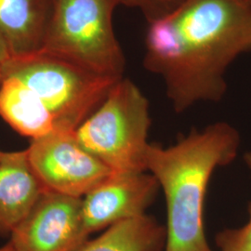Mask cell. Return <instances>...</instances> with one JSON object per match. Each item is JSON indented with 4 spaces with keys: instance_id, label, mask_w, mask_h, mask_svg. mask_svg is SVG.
Returning a JSON list of instances; mask_svg holds the SVG:
<instances>
[{
    "instance_id": "6da1fadb",
    "label": "cell",
    "mask_w": 251,
    "mask_h": 251,
    "mask_svg": "<svg viewBox=\"0 0 251 251\" xmlns=\"http://www.w3.org/2000/svg\"><path fill=\"white\" fill-rule=\"evenodd\" d=\"M251 50V4L245 0H185L148 24L144 68L159 75L174 111L219 101L225 74Z\"/></svg>"
},
{
    "instance_id": "7a4b0ae2",
    "label": "cell",
    "mask_w": 251,
    "mask_h": 251,
    "mask_svg": "<svg viewBox=\"0 0 251 251\" xmlns=\"http://www.w3.org/2000/svg\"><path fill=\"white\" fill-rule=\"evenodd\" d=\"M239 145L238 131L226 122L194 128L169 147L150 144L147 171L166 199L165 251H214L205 233L206 191L214 171L234 160Z\"/></svg>"
},
{
    "instance_id": "3957f363",
    "label": "cell",
    "mask_w": 251,
    "mask_h": 251,
    "mask_svg": "<svg viewBox=\"0 0 251 251\" xmlns=\"http://www.w3.org/2000/svg\"><path fill=\"white\" fill-rule=\"evenodd\" d=\"M151 123L148 100L133 81L123 77L79 126L75 136L113 173L144 172Z\"/></svg>"
},
{
    "instance_id": "277c9868",
    "label": "cell",
    "mask_w": 251,
    "mask_h": 251,
    "mask_svg": "<svg viewBox=\"0 0 251 251\" xmlns=\"http://www.w3.org/2000/svg\"><path fill=\"white\" fill-rule=\"evenodd\" d=\"M0 67L2 79L14 77L25 84L51 113L56 129L65 131H75L121 79L92 72L44 50L11 57Z\"/></svg>"
},
{
    "instance_id": "5b68a950",
    "label": "cell",
    "mask_w": 251,
    "mask_h": 251,
    "mask_svg": "<svg viewBox=\"0 0 251 251\" xmlns=\"http://www.w3.org/2000/svg\"><path fill=\"white\" fill-rule=\"evenodd\" d=\"M115 0H54L42 49L102 75L120 79L126 58L113 25Z\"/></svg>"
},
{
    "instance_id": "8992f818",
    "label": "cell",
    "mask_w": 251,
    "mask_h": 251,
    "mask_svg": "<svg viewBox=\"0 0 251 251\" xmlns=\"http://www.w3.org/2000/svg\"><path fill=\"white\" fill-rule=\"evenodd\" d=\"M27 160L44 190L83 198L112 174L78 142L75 131L55 129L32 140Z\"/></svg>"
},
{
    "instance_id": "52a82bcc",
    "label": "cell",
    "mask_w": 251,
    "mask_h": 251,
    "mask_svg": "<svg viewBox=\"0 0 251 251\" xmlns=\"http://www.w3.org/2000/svg\"><path fill=\"white\" fill-rule=\"evenodd\" d=\"M82 198L43 190L10 233L14 251H77L88 240Z\"/></svg>"
},
{
    "instance_id": "ba28073f",
    "label": "cell",
    "mask_w": 251,
    "mask_h": 251,
    "mask_svg": "<svg viewBox=\"0 0 251 251\" xmlns=\"http://www.w3.org/2000/svg\"><path fill=\"white\" fill-rule=\"evenodd\" d=\"M160 190L148 171L113 173L82 198V217L88 234L119 222L146 214Z\"/></svg>"
},
{
    "instance_id": "9c48e42d",
    "label": "cell",
    "mask_w": 251,
    "mask_h": 251,
    "mask_svg": "<svg viewBox=\"0 0 251 251\" xmlns=\"http://www.w3.org/2000/svg\"><path fill=\"white\" fill-rule=\"evenodd\" d=\"M27 160L26 150L0 162V234L11 233L43 192Z\"/></svg>"
},
{
    "instance_id": "30bf717a",
    "label": "cell",
    "mask_w": 251,
    "mask_h": 251,
    "mask_svg": "<svg viewBox=\"0 0 251 251\" xmlns=\"http://www.w3.org/2000/svg\"><path fill=\"white\" fill-rule=\"evenodd\" d=\"M54 0H0V31L12 57L42 49Z\"/></svg>"
},
{
    "instance_id": "8fae6325",
    "label": "cell",
    "mask_w": 251,
    "mask_h": 251,
    "mask_svg": "<svg viewBox=\"0 0 251 251\" xmlns=\"http://www.w3.org/2000/svg\"><path fill=\"white\" fill-rule=\"evenodd\" d=\"M0 116L20 134L32 140L56 129L53 117L45 103L14 77H4L0 82Z\"/></svg>"
},
{
    "instance_id": "7c38bea8",
    "label": "cell",
    "mask_w": 251,
    "mask_h": 251,
    "mask_svg": "<svg viewBox=\"0 0 251 251\" xmlns=\"http://www.w3.org/2000/svg\"><path fill=\"white\" fill-rule=\"evenodd\" d=\"M166 243V227L144 214L109 226L77 251H164Z\"/></svg>"
},
{
    "instance_id": "4fadbf2b",
    "label": "cell",
    "mask_w": 251,
    "mask_h": 251,
    "mask_svg": "<svg viewBox=\"0 0 251 251\" xmlns=\"http://www.w3.org/2000/svg\"><path fill=\"white\" fill-rule=\"evenodd\" d=\"M251 171V152L244 156ZM250 220L237 229H225L216 234L215 242L220 251H251V203L249 206Z\"/></svg>"
},
{
    "instance_id": "5bb4252c",
    "label": "cell",
    "mask_w": 251,
    "mask_h": 251,
    "mask_svg": "<svg viewBox=\"0 0 251 251\" xmlns=\"http://www.w3.org/2000/svg\"><path fill=\"white\" fill-rule=\"evenodd\" d=\"M117 6L139 9L146 19L147 23L163 18L177 8L185 0H115Z\"/></svg>"
},
{
    "instance_id": "9a60e30c",
    "label": "cell",
    "mask_w": 251,
    "mask_h": 251,
    "mask_svg": "<svg viewBox=\"0 0 251 251\" xmlns=\"http://www.w3.org/2000/svg\"><path fill=\"white\" fill-rule=\"evenodd\" d=\"M12 54L9 49V44L5 38L2 32L0 31V66L7 63L9 59H11Z\"/></svg>"
},
{
    "instance_id": "2e32d148",
    "label": "cell",
    "mask_w": 251,
    "mask_h": 251,
    "mask_svg": "<svg viewBox=\"0 0 251 251\" xmlns=\"http://www.w3.org/2000/svg\"><path fill=\"white\" fill-rule=\"evenodd\" d=\"M10 152H3V151L0 150V162L3 161L4 159H6L10 154Z\"/></svg>"
},
{
    "instance_id": "e0dca14e",
    "label": "cell",
    "mask_w": 251,
    "mask_h": 251,
    "mask_svg": "<svg viewBox=\"0 0 251 251\" xmlns=\"http://www.w3.org/2000/svg\"><path fill=\"white\" fill-rule=\"evenodd\" d=\"M0 251H13V249H12V247L8 244V245H6V246H4V247H2V248H0Z\"/></svg>"
},
{
    "instance_id": "ac0fdd59",
    "label": "cell",
    "mask_w": 251,
    "mask_h": 251,
    "mask_svg": "<svg viewBox=\"0 0 251 251\" xmlns=\"http://www.w3.org/2000/svg\"><path fill=\"white\" fill-rule=\"evenodd\" d=\"M2 80V72H1V67H0V82Z\"/></svg>"
},
{
    "instance_id": "d6986e66",
    "label": "cell",
    "mask_w": 251,
    "mask_h": 251,
    "mask_svg": "<svg viewBox=\"0 0 251 251\" xmlns=\"http://www.w3.org/2000/svg\"><path fill=\"white\" fill-rule=\"evenodd\" d=\"M246 2H248V3H250V4H251V0H245Z\"/></svg>"
}]
</instances>
